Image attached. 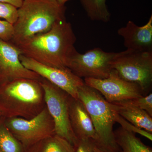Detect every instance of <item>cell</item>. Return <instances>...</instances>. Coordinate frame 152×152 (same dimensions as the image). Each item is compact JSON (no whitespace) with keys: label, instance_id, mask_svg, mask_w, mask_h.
Segmentation results:
<instances>
[{"label":"cell","instance_id":"obj_1","mask_svg":"<svg viewBox=\"0 0 152 152\" xmlns=\"http://www.w3.org/2000/svg\"><path fill=\"white\" fill-rule=\"evenodd\" d=\"M76 40L72 25L65 18L56 22L47 32L34 36L17 46L23 56L43 64L66 68L77 50Z\"/></svg>","mask_w":152,"mask_h":152},{"label":"cell","instance_id":"obj_2","mask_svg":"<svg viewBox=\"0 0 152 152\" xmlns=\"http://www.w3.org/2000/svg\"><path fill=\"white\" fill-rule=\"evenodd\" d=\"M65 6L56 0H23L18 9L11 42L18 45L34 36L47 32L56 22L65 19Z\"/></svg>","mask_w":152,"mask_h":152},{"label":"cell","instance_id":"obj_3","mask_svg":"<svg viewBox=\"0 0 152 152\" xmlns=\"http://www.w3.org/2000/svg\"><path fill=\"white\" fill-rule=\"evenodd\" d=\"M40 81L20 79L0 86V112L4 118H31L44 108Z\"/></svg>","mask_w":152,"mask_h":152},{"label":"cell","instance_id":"obj_4","mask_svg":"<svg viewBox=\"0 0 152 152\" xmlns=\"http://www.w3.org/2000/svg\"><path fill=\"white\" fill-rule=\"evenodd\" d=\"M78 96L91 119L97 136L96 145L107 151L122 152L115 140V111L110 103L97 90L86 84L79 89Z\"/></svg>","mask_w":152,"mask_h":152},{"label":"cell","instance_id":"obj_5","mask_svg":"<svg viewBox=\"0 0 152 152\" xmlns=\"http://www.w3.org/2000/svg\"><path fill=\"white\" fill-rule=\"evenodd\" d=\"M113 68L120 77L140 87L143 92L150 89L152 84V51L126 50L117 53Z\"/></svg>","mask_w":152,"mask_h":152},{"label":"cell","instance_id":"obj_6","mask_svg":"<svg viewBox=\"0 0 152 152\" xmlns=\"http://www.w3.org/2000/svg\"><path fill=\"white\" fill-rule=\"evenodd\" d=\"M40 83L43 90L45 104L54 123L55 134L75 148L79 140L73 131L70 121L69 95L45 79L42 78Z\"/></svg>","mask_w":152,"mask_h":152},{"label":"cell","instance_id":"obj_7","mask_svg":"<svg viewBox=\"0 0 152 152\" xmlns=\"http://www.w3.org/2000/svg\"><path fill=\"white\" fill-rule=\"evenodd\" d=\"M4 121L6 127L25 149L55 134L53 120L46 107L29 119L4 118Z\"/></svg>","mask_w":152,"mask_h":152},{"label":"cell","instance_id":"obj_8","mask_svg":"<svg viewBox=\"0 0 152 152\" xmlns=\"http://www.w3.org/2000/svg\"><path fill=\"white\" fill-rule=\"evenodd\" d=\"M117 53L105 52L100 48L83 54L76 50L70 58L67 67L81 78H106L113 69V63Z\"/></svg>","mask_w":152,"mask_h":152},{"label":"cell","instance_id":"obj_9","mask_svg":"<svg viewBox=\"0 0 152 152\" xmlns=\"http://www.w3.org/2000/svg\"><path fill=\"white\" fill-rule=\"evenodd\" d=\"M20 59L22 64L28 69L62 90L72 97L78 99L79 89L85 85V82L69 68L45 65L23 55L20 56Z\"/></svg>","mask_w":152,"mask_h":152},{"label":"cell","instance_id":"obj_10","mask_svg":"<svg viewBox=\"0 0 152 152\" xmlns=\"http://www.w3.org/2000/svg\"><path fill=\"white\" fill-rule=\"evenodd\" d=\"M84 81L87 86L100 93L109 103L141 97L144 94L139 86L122 78L114 69L106 78H85Z\"/></svg>","mask_w":152,"mask_h":152},{"label":"cell","instance_id":"obj_11","mask_svg":"<svg viewBox=\"0 0 152 152\" xmlns=\"http://www.w3.org/2000/svg\"><path fill=\"white\" fill-rule=\"evenodd\" d=\"M22 52L10 42L0 39V86L20 79L40 81L42 78L22 64Z\"/></svg>","mask_w":152,"mask_h":152},{"label":"cell","instance_id":"obj_12","mask_svg":"<svg viewBox=\"0 0 152 152\" xmlns=\"http://www.w3.org/2000/svg\"><path fill=\"white\" fill-rule=\"evenodd\" d=\"M117 32L124 39V45L126 50L152 51V15L144 26H139L132 21H129Z\"/></svg>","mask_w":152,"mask_h":152},{"label":"cell","instance_id":"obj_13","mask_svg":"<svg viewBox=\"0 0 152 152\" xmlns=\"http://www.w3.org/2000/svg\"><path fill=\"white\" fill-rule=\"evenodd\" d=\"M69 109L71 126L78 139H92L96 142L97 136L94 127L83 103L69 96Z\"/></svg>","mask_w":152,"mask_h":152},{"label":"cell","instance_id":"obj_14","mask_svg":"<svg viewBox=\"0 0 152 152\" xmlns=\"http://www.w3.org/2000/svg\"><path fill=\"white\" fill-rule=\"evenodd\" d=\"M111 104L114 110L128 122L140 129L152 133V116L146 112L132 106Z\"/></svg>","mask_w":152,"mask_h":152},{"label":"cell","instance_id":"obj_15","mask_svg":"<svg viewBox=\"0 0 152 152\" xmlns=\"http://www.w3.org/2000/svg\"><path fill=\"white\" fill-rule=\"evenodd\" d=\"M75 147L65 139L53 135L26 149L25 152H74Z\"/></svg>","mask_w":152,"mask_h":152},{"label":"cell","instance_id":"obj_16","mask_svg":"<svg viewBox=\"0 0 152 152\" xmlns=\"http://www.w3.org/2000/svg\"><path fill=\"white\" fill-rule=\"evenodd\" d=\"M115 140L122 152H152L151 147L145 145L134 133L119 127L114 132Z\"/></svg>","mask_w":152,"mask_h":152},{"label":"cell","instance_id":"obj_17","mask_svg":"<svg viewBox=\"0 0 152 152\" xmlns=\"http://www.w3.org/2000/svg\"><path fill=\"white\" fill-rule=\"evenodd\" d=\"M80 1L91 20L104 23L110 21L111 14L106 4V0Z\"/></svg>","mask_w":152,"mask_h":152},{"label":"cell","instance_id":"obj_18","mask_svg":"<svg viewBox=\"0 0 152 152\" xmlns=\"http://www.w3.org/2000/svg\"><path fill=\"white\" fill-rule=\"evenodd\" d=\"M22 144L12 134L4 123L0 120V152H25Z\"/></svg>","mask_w":152,"mask_h":152},{"label":"cell","instance_id":"obj_19","mask_svg":"<svg viewBox=\"0 0 152 152\" xmlns=\"http://www.w3.org/2000/svg\"><path fill=\"white\" fill-rule=\"evenodd\" d=\"M120 105H126L132 106L137 108L141 110H143L148 113L151 116H152V94L146 96H143L135 99L127 100L121 102L111 103Z\"/></svg>","mask_w":152,"mask_h":152},{"label":"cell","instance_id":"obj_20","mask_svg":"<svg viewBox=\"0 0 152 152\" xmlns=\"http://www.w3.org/2000/svg\"><path fill=\"white\" fill-rule=\"evenodd\" d=\"M115 122L119 123L121 126V127L124 128L126 130L129 132L134 133V134L137 133V134H140L141 135L143 136V137L152 141V133L149 132H147L145 130L140 129V128L134 125H133L132 124H131L129 122L126 120H125L121 116L115 111Z\"/></svg>","mask_w":152,"mask_h":152},{"label":"cell","instance_id":"obj_21","mask_svg":"<svg viewBox=\"0 0 152 152\" xmlns=\"http://www.w3.org/2000/svg\"><path fill=\"white\" fill-rule=\"evenodd\" d=\"M18 8L15 6L0 2V19L13 25L18 18Z\"/></svg>","mask_w":152,"mask_h":152},{"label":"cell","instance_id":"obj_22","mask_svg":"<svg viewBox=\"0 0 152 152\" xmlns=\"http://www.w3.org/2000/svg\"><path fill=\"white\" fill-rule=\"evenodd\" d=\"M13 25L0 19V39L7 42H11L13 37Z\"/></svg>","mask_w":152,"mask_h":152},{"label":"cell","instance_id":"obj_23","mask_svg":"<svg viewBox=\"0 0 152 152\" xmlns=\"http://www.w3.org/2000/svg\"><path fill=\"white\" fill-rule=\"evenodd\" d=\"M96 145V142L93 139H82L79 140L74 152H94Z\"/></svg>","mask_w":152,"mask_h":152},{"label":"cell","instance_id":"obj_24","mask_svg":"<svg viewBox=\"0 0 152 152\" xmlns=\"http://www.w3.org/2000/svg\"><path fill=\"white\" fill-rule=\"evenodd\" d=\"M0 2L10 4L18 9L21 6L23 0H0Z\"/></svg>","mask_w":152,"mask_h":152},{"label":"cell","instance_id":"obj_25","mask_svg":"<svg viewBox=\"0 0 152 152\" xmlns=\"http://www.w3.org/2000/svg\"><path fill=\"white\" fill-rule=\"evenodd\" d=\"M70 1H72V0H56L57 2L60 5L62 6H65L66 3Z\"/></svg>","mask_w":152,"mask_h":152},{"label":"cell","instance_id":"obj_26","mask_svg":"<svg viewBox=\"0 0 152 152\" xmlns=\"http://www.w3.org/2000/svg\"><path fill=\"white\" fill-rule=\"evenodd\" d=\"M94 152H110L107 151H104V150L98 147L96 145L94 149Z\"/></svg>","mask_w":152,"mask_h":152},{"label":"cell","instance_id":"obj_27","mask_svg":"<svg viewBox=\"0 0 152 152\" xmlns=\"http://www.w3.org/2000/svg\"><path fill=\"white\" fill-rule=\"evenodd\" d=\"M3 116L2 115L1 113V112H0V120L2 118Z\"/></svg>","mask_w":152,"mask_h":152}]
</instances>
